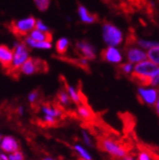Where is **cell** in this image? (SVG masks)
Wrapping results in <instances>:
<instances>
[{"label":"cell","mask_w":159,"mask_h":160,"mask_svg":"<svg viewBox=\"0 0 159 160\" xmlns=\"http://www.w3.org/2000/svg\"><path fill=\"white\" fill-rule=\"evenodd\" d=\"M159 75L158 65L146 59L133 67L132 76L133 80L142 86H151V81L154 76Z\"/></svg>","instance_id":"cell-1"},{"label":"cell","mask_w":159,"mask_h":160,"mask_svg":"<svg viewBox=\"0 0 159 160\" xmlns=\"http://www.w3.org/2000/svg\"><path fill=\"white\" fill-rule=\"evenodd\" d=\"M98 148L116 159H121L128 155V148L126 147V145L111 137L99 138Z\"/></svg>","instance_id":"cell-2"},{"label":"cell","mask_w":159,"mask_h":160,"mask_svg":"<svg viewBox=\"0 0 159 160\" xmlns=\"http://www.w3.org/2000/svg\"><path fill=\"white\" fill-rule=\"evenodd\" d=\"M103 41L108 47H117L123 42V32L112 23H104L102 26Z\"/></svg>","instance_id":"cell-3"},{"label":"cell","mask_w":159,"mask_h":160,"mask_svg":"<svg viewBox=\"0 0 159 160\" xmlns=\"http://www.w3.org/2000/svg\"><path fill=\"white\" fill-rule=\"evenodd\" d=\"M30 57L29 49L25 45V43L17 42L14 44V48L12 50V61L10 69V72L16 73L20 70L21 66L27 61Z\"/></svg>","instance_id":"cell-4"},{"label":"cell","mask_w":159,"mask_h":160,"mask_svg":"<svg viewBox=\"0 0 159 160\" xmlns=\"http://www.w3.org/2000/svg\"><path fill=\"white\" fill-rule=\"evenodd\" d=\"M36 19L33 16H28L13 21L11 24V30L18 36H27L35 26Z\"/></svg>","instance_id":"cell-5"},{"label":"cell","mask_w":159,"mask_h":160,"mask_svg":"<svg viewBox=\"0 0 159 160\" xmlns=\"http://www.w3.org/2000/svg\"><path fill=\"white\" fill-rule=\"evenodd\" d=\"M48 70L47 64L40 59L37 58H28L27 61L21 66L19 72L25 75H32L38 72H43Z\"/></svg>","instance_id":"cell-6"},{"label":"cell","mask_w":159,"mask_h":160,"mask_svg":"<svg viewBox=\"0 0 159 160\" xmlns=\"http://www.w3.org/2000/svg\"><path fill=\"white\" fill-rule=\"evenodd\" d=\"M139 100L147 105H154L158 100V91L154 88L141 87L138 89Z\"/></svg>","instance_id":"cell-7"},{"label":"cell","mask_w":159,"mask_h":160,"mask_svg":"<svg viewBox=\"0 0 159 160\" xmlns=\"http://www.w3.org/2000/svg\"><path fill=\"white\" fill-rule=\"evenodd\" d=\"M101 56L106 62L112 64H119L123 60V55L117 47H107L102 52Z\"/></svg>","instance_id":"cell-8"},{"label":"cell","mask_w":159,"mask_h":160,"mask_svg":"<svg viewBox=\"0 0 159 160\" xmlns=\"http://www.w3.org/2000/svg\"><path fill=\"white\" fill-rule=\"evenodd\" d=\"M76 49L81 54V56L87 60H93L95 58L96 52L95 48L86 40H82V41H78L76 43Z\"/></svg>","instance_id":"cell-9"},{"label":"cell","mask_w":159,"mask_h":160,"mask_svg":"<svg viewBox=\"0 0 159 160\" xmlns=\"http://www.w3.org/2000/svg\"><path fill=\"white\" fill-rule=\"evenodd\" d=\"M127 59L129 63L137 64L147 59V52L139 47H131L127 51Z\"/></svg>","instance_id":"cell-10"},{"label":"cell","mask_w":159,"mask_h":160,"mask_svg":"<svg viewBox=\"0 0 159 160\" xmlns=\"http://www.w3.org/2000/svg\"><path fill=\"white\" fill-rule=\"evenodd\" d=\"M12 61V49L7 45H0V64L4 69H11Z\"/></svg>","instance_id":"cell-11"},{"label":"cell","mask_w":159,"mask_h":160,"mask_svg":"<svg viewBox=\"0 0 159 160\" xmlns=\"http://www.w3.org/2000/svg\"><path fill=\"white\" fill-rule=\"evenodd\" d=\"M0 148L4 152H13L19 150V144L14 137L5 136L0 142Z\"/></svg>","instance_id":"cell-12"},{"label":"cell","mask_w":159,"mask_h":160,"mask_svg":"<svg viewBox=\"0 0 159 160\" xmlns=\"http://www.w3.org/2000/svg\"><path fill=\"white\" fill-rule=\"evenodd\" d=\"M77 13H78L79 18L81 20V22H83L85 24H92L97 20L96 15L92 13L91 12H89V10L83 5L78 6Z\"/></svg>","instance_id":"cell-13"},{"label":"cell","mask_w":159,"mask_h":160,"mask_svg":"<svg viewBox=\"0 0 159 160\" xmlns=\"http://www.w3.org/2000/svg\"><path fill=\"white\" fill-rule=\"evenodd\" d=\"M25 45L28 48L32 49H37V50H51L52 48V41H35V40L32 39L29 35L25 37Z\"/></svg>","instance_id":"cell-14"},{"label":"cell","mask_w":159,"mask_h":160,"mask_svg":"<svg viewBox=\"0 0 159 160\" xmlns=\"http://www.w3.org/2000/svg\"><path fill=\"white\" fill-rule=\"evenodd\" d=\"M29 36L35 40V41H52V33L50 32H40L36 29H33L30 33H29Z\"/></svg>","instance_id":"cell-15"},{"label":"cell","mask_w":159,"mask_h":160,"mask_svg":"<svg viewBox=\"0 0 159 160\" xmlns=\"http://www.w3.org/2000/svg\"><path fill=\"white\" fill-rule=\"evenodd\" d=\"M77 113L80 117H82L85 121H92V120H93V116H94L93 112H92V109L86 104L78 105Z\"/></svg>","instance_id":"cell-16"},{"label":"cell","mask_w":159,"mask_h":160,"mask_svg":"<svg viewBox=\"0 0 159 160\" xmlns=\"http://www.w3.org/2000/svg\"><path fill=\"white\" fill-rule=\"evenodd\" d=\"M70 46V40L67 37H61L57 40L56 45H55V49L57 53L59 54H64L66 53V52L68 51Z\"/></svg>","instance_id":"cell-17"},{"label":"cell","mask_w":159,"mask_h":160,"mask_svg":"<svg viewBox=\"0 0 159 160\" xmlns=\"http://www.w3.org/2000/svg\"><path fill=\"white\" fill-rule=\"evenodd\" d=\"M147 52V59L151 62L158 65L159 64V46L151 48L148 50Z\"/></svg>","instance_id":"cell-18"},{"label":"cell","mask_w":159,"mask_h":160,"mask_svg":"<svg viewBox=\"0 0 159 160\" xmlns=\"http://www.w3.org/2000/svg\"><path fill=\"white\" fill-rule=\"evenodd\" d=\"M136 43H137L139 48L144 50V51L158 46V42H156V41H152V40H147V39H142V38L138 39L136 41Z\"/></svg>","instance_id":"cell-19"},{"label":"cell","mask_w":159,"mask_h":160,"mask_svg":"<svg viewBox=\"0 0 159 160\" xmlns=\"http://www.w3.org/2000/svg\"><path fill=\"white\" fill-rule=\"evenodd\" d=\"M33 3L38 11L46 12L51 5V0H33Z\"/></svg>","instance_id":"cell-20"},{"label":"cell","mask_w":159,"mask_h":160,"mask_svg":"<svg viewBox=\"0 0 159 160\" xmlns=\"http://www.w3.org/2000/svg\"><path fill=\"white\" fill-rule=\"evenodd\" d=\"M57 98L59 100V102H60L61 106H67V105H69L71 103V98H70L69 94L67 93V92L65 90L60 91L58 92Z\"/></svg>","instance_id":"cell-21"},{"label":"cell","mask_w":159,"mask_h":160,"mask_svg":"<svg viewBox=\"0 0 159 160\" xmlns=\"http://www.w3.org/2000/svg\"><path fill=\"white\" fill-rule=\"evenodd\" d=\"M74 149H75V151L79 153V155L81 156V158L86 159V160H92V156L89 154V152H88L84 148H82L80 145H75V146H74Z\"/></svg>","instance_id":"cell-22"},{"label":"cell","mask_w":159,"mask_h":160,"mask_svg":"<svg viewBox=\"0 0 159 160\" xmlns=\"http://www.w3.org/2000/svg\"><path fill=\"white\" fill-rule=\"evenodd\" d=\"M138 160H152V153L151 151L143 149L138 153Z\"/></svg>","instance_id":"cell-23"},{"label":"cell","mask_w":159,"mask_h":160,"mask_svg":"<svg viewBox=\"0 0 159 160\" xmlns=\"http://www.w3.org/2000/svg\"><path fill=\"white\" fill-rule=\"evenodd\" d=\"M34 29L40 31V32H50L49 27L42 21V20H40V19H38V20H36V21H35Z\"/></svg>","instance_id":"cell-24"},{"label":"cell","mask_w":159,"mask_h":160,"mask_svg":"<svg viewBox=\"0 0 159 160\" xmlns=\"http://www.w3.org/2000/svg\"><path fill=\"white\" fill-rule=\"evenodd\" d=\"M133 67H134L133 64L127 62V63L122 64L121 67H120V69H121V71H122L123 73H125V74H131L132 72V71H133Z\"/></svg>","instance_id":"cell-25"},{"label":"cell","mask_w":159,"mask_h":160,"mask_svg":"<svg viewBox=\"0 0 159 160\" xmlns=\"http://www.w3.org/2000/svg\"><path fill=\"white\" fill-rule=\"evenodd\" d=\"M38 98H39V92L36 91H33L29 94V101L32 104V106H34L37 103Z\"/></svg>","instance_id":"cell-26"},{"label":"cell","mask_w":159,"mask_h":160,"mask_svg":"<svg viewBox=\"0 0 159 160\" xmlns=\"http://www.w3.org/2000/svg\"><path fill=\"white\" fill-rule=\"evenodd\" d=\"M8 158L9 160H24V154L20 151H16L12 152Z\"/></svg>","instance_id":"cell-27"},{"label":"cell","mask_w":159,"mask_h":160,"mask_svg":"<svg viewBox=\"0 0 159 160\" xmlns=\"http://www.w3.org/2000/svg\"><path fill=\"white\" fill-rule=\"evenodd\" d=\"M83 137H84V140H85L86 144H87V145H89V146H91V144H92V142H91V139H90L89 135H88V134H87L85 132H83Z\"/></svg>","instance_id":"cell-28"},{"label":"cell","mask_w":159,"mask_h":160,"mask_svg":"<svg viewBox=\"0 0 159 160\" xmlns=\"http://www.w3.org/2000/svg\"><path fill=\"white\" fill-rule=\"evenodd\" d=\"M0 160H9V158L4 153H0Z\"/></svg>","instance_id":"cell-29"},{"label":"cell","mask_w":159,"mask_h":160,"mask_svg":"<svg viewBox=\"0 0 159 160\" xmlns=\"http://www.w3.org/2000/svg\"><path fill=\"white\" fill-rule=\"evenodd\" d=\"M155 109H156V112L158 113V112H159V100H157L156 103H155Z\"/></svg>","instance_id":"cell-30"},{"label":"cell","mask_w":159,"mask_h":160,"mask_svg":"<svg viewBox=\"0 0 159 160\" xmlns=\"http://www.w3.org/2000/svg\"><path fill=\"white\" fill-rule=\"evenodd\" d=\"M123 160H135V159H134L133 157H132V156H128V155H127L126 157L123 158Z\"/></svg>","instance_id":"cell-31"},{"label":"cell","mask_w":159,"mask_h":160,"mask_svg":"<svg viewBox=\"0 0 159 160\" xmlns=\"http://www.w3.org/2000/svg\"><path fill=\"white\" fill-rule=\"evenodd\" d=\"M43 160H54V159H52L51 157H45V158H43Z\"/></svg>","instance_id":"cell-32"},{"label":"cell","mask_w":159,"mask_h":160,"mask_svg":"<svg viewBox=\"0 0 159 160\" xmlns=\"http://www.w3.org/2000/svg\"><path fill=\"white\" fill-rule=\"evenodd\" d=\"M1 139H2V136H1V134H0V142H1Z\"/></svg>","instance_id":"cell-33"},{"label":"cell","mask_w":159,"mask_h":160,"mask_svg":"<svg viewBox=\"0 0 159 160\" xmlns=\"http://www.w3.org/2000/svg\"><path fill=\"white\" fill-rule=\"evenodd\" d=\"M79 160H86V159H83V158H81V159H79Z\"/></svg>","instance_id":"cell-34"}]
</instances>
